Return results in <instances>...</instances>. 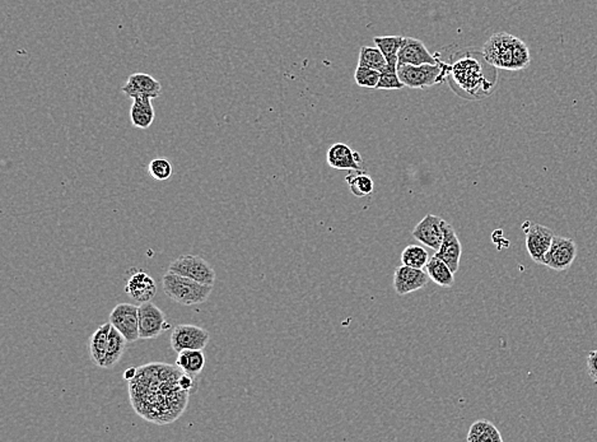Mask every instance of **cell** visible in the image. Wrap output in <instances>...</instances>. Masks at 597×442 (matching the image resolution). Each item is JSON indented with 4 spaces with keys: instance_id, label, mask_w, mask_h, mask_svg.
Here are the masks:
<instances>
[{
    "instance_id": "cell-1",
    "label": "cell",
    "mask_w": 597,
    "mask_h": 442,
    "mask_svg": "<svg viewBox=\"0 0 597 442\" xmlns=\"http://www.w3.org/2000/svg\"><path fill=\"white\" fill-rule=\"evenodd\" d=\"M483 56L490 65L504 71H522L531 63L526 44L506 32L494 33L488 39L483 46Z\"/></svg>"
},
{
    "instance_id": "cell-2",
    "label": "cell",
    "mask_w": 597,
    "mask_h": 442,
    "mask_svg": "<svg viewBox=\"0 0 597 442\" xmlns=\"http://www.w3.org/2000/svg\"><path fill=\"white\" fill-rule=\"evenodd\" d=\"M162 287L167 297L182 306L204 303L212 294L214 285H204L188 276H179L167 270L162 276Z\"/></svg>"
},
{
    "instance_id": "cell-3",
    "label": "cell",
    "mask_w": 597,
    "mask_h": 442,
    "mask_svg": "<svg viewBox=\"0 0 597 442\" xmlns=\"http://www.w3.org/2000/svg\"><path fill=\"white\" fill-rule=\"evenodd\" d=\"M445 65L423 64V65H398L396 71L402 85L409 88L432 87L443 82Z\"/></svg>"
},
{
    "instance_id": "cell-4",
    "label": "cell",
    "mask_w": 597,
    "mask_h": 442,
    "mask_svg": "<svg viewBox=\"0 0 597 442\" xmlns=\"http://www.w3.org/2000/svg\"><path fill=\"white\" fill-rule=\"evenodd\" d=\"M168 272L179 276H188L204 285H214L217 278L215 270L211 265V263H208L204 258L199 255H181L170 264Z\"/></svg>"
},
{
    "instance_id": "cell-5",
    "label": "cell",
    "mask_w": 597,
    "mask_h": 442,
    "mask_svg": "<svg viewBox=\"0 0 597 442\" xmlns=\"http://www.w3.org/2000/svg\"><path fill=\"white\" fill-rule=\"evenodd\" d=\"M171 329L166 314L153 302L139 305V338L143 340L156 339L161 334Z\"/></svg>"
},
{
    "instance_id": "cell-6",
    "label": "cell",
    "mask_w": 597,
    "mask_h": 442,
    "mask_svg": "<svg viewBox=\"0 0 597 442\" xmlns=\"http://www.w3.org/2000/svg\"><path fill=\"white\" fill-rule=\"evenodd\" d=\"M211 340V334L197 325L179 324L171 333V348L176 353L185 349H204Z\"/></svg>"
},
{
    "instance_id": "cell-7",
    "label": "cell",
    "mask_w": 597,
    "mask_h": 442,
    "mask_svg": "<svg viewBox=\"0 0 597 442\" xmlns=\"http://www.w3.org/2000/svg\"><path fill=\"white\" fill-rule=\"evenodd\" d=\"M109 321L121 333L127 343H134L139 338V306L133 303H118L111 311Z\"/></svg>"
},
{
    "instance_id": "cell-8",
    "label": "cell",
    "mask_w": 597,
    "mask_h": 442,
    "mask_svg": "<svg viewBox=\"0 0 597 442\" xmlns=\"http://www.w3.org/2000/svg\"><path fill=\"white\" fill-rule=\"evenodd\" d=\"M522 229L526 235L527 253L536 264H542L555 236L554 232L545 226L531 222H526Z\"/></svg>"
},
{
    "instance_id": "cell-9",
    "label": "cell",
    "mask_w": 597,
    "mask_h": 442,
    "mask_svg": "<svg viewBox=\"0 0 597 442\" xmlns=\"http://www.w3.org/2000/svg\"><path fill=\"white\" fill-rule=\"evenodd\" d=\"M576 255H577V245L572 238L554 236L549 251L544 258L542 265H546L557 272H563L572 267Z\"/></svg>"
},
{
    "instance_id": "cell-10",
    "label": "cell",
    "mask_w": 597,
    "mask_h": 442,
    "mask_svg": "<svg viewBox=\"0 0 597 442\" xmlns=\"http://www.w3.org/2000/svg\"><path fill=\"white\" fill-rule=\"evenodd\" d=\"M452 74L460 87L464 88L470 95L478 94L484 87V83H487L483 77L479 63L470 58L456 62L452 67Z\"/></svg>"
},
{
    "instance_id": "cell-11",
    "label": "cell",
    "mask_w": 597,
    "mask_h": 442,
    "mask_svg": "<svg viewBox=\"0 0 597 442\" xmlns=\"http://www.w3.org/2000/svg\"><path fill=\"white\" fill-rule=\"evenodd\" d=\"M431 278L423 269L411 268L408 265L398 267L393 273V288L399 296L423 290Z\"/></svg>"
},
{
    "instance_id": "cell-12",
    "label": "cell",
    "mask_w": 597,
    "mask_h": 442,
    "mask_svg": "<svg viewBox=\"0 0 597 442\" xmlns=\"http://www.w3.org/2000/svg\"><path fill=\"white\" fill-rule=\"evenodd\" d=\"M443 221L445 220H442L438 215L427 214L414 227L411 235L420 244L434 251H438L443 241Z\"/></svg>"
},
{
    "instance_id": "cell-13",
    "label": "cell",
    "mask_w": 597,
    "mask_h": 442,
    "mask_svg": "<svg viewBox=\"0 0 597 442\" xmlns=\"http://www.w3.org/2000/svg\"><path fill=\"white\" fill-rule=\"evenodd\" d=\"M123 92L130 98L135 97H150L157 98L161 95L162 85L161 82L147 73H134L125 85L123 86Z\"/></svg>"
},
{
    "instance_id": "cell-14",
    "label": "cell",
    "mask_w": 597,
    "mask_h": 442,
    "mask_svg": "<svg viewBox=\"0 0 597 442\" xmlns=\"http://www.w3.org/2000/svg\"><path fill=\"white\" fill-rule=\"evenodd\" d=\"M461 254H463V247L454 226L443 221V241L440 250L436 251V256L440 258V260L445 261L451 270L456 273L460 268Z\"/></svg>"
},
{
    "instance_id": "cell-15",
    "label": "cell",
    "mask_w": 597,
    "mask_h": 442,
    "mask_svg": "<svg viewBox=\"0 0 597 442\" xmlns=\"http://www.w3.org/2000/svg\"><path fill=\"white\" fill-rule=\"evenodd\" d=\"M437 64V59L428 51L420 39L404 37L398 56V65Z\"/></svg>"
},
{
    "instance_id": "cell-16",
    "label": "cell",
    "mask_w": 597,
    "mask_h": 442,
    "mask_svg": "<svg viewBox=\"0 0 597 442\" xmlns=\"http://www.w3.org/2000/svg\"><path fill=\"white\" fill-rule=\"evenodd\" d=\"M328 163L335 170H364L361 154L344 143L331 145L330 150H328Z\"/></svg>"
},
{
    "instance_id": "cell-17",
    "label": "cell",
    "mask_w": 597,
    "mask_h": 442,
    "mask_svg": "<svg viewBox=\"0 0 597 442\" xmlns=\"http://www.w3.org/2000/svg\"><path fill=\"white\" fill-rule=\"evenodd\" d=\"M125 292L141 303L150 302L157 294V285L154 279L145 272L138 270L129 278L125 285Z\"/></svg>"
},
{
    "instance_id": "cell-18",
    "label": "cell",
    "mask_w": 597,
    "mask_h": 442,
    "mask_svg": "<svg viewBox=\"0 0 597 442\" xmlns=\"http://www.w3.org/2000/svg\"><path fill=\"white\" fill-rule=\"evenodd\" d=\"M130 107V121L138 129H148L154 121V109L150 97H135Z\"/></svg>"
},
{
    "instance_id": "cell-19",
    "label": "cell",
    "mask_w": 597,
    "mask_h": 442,
    "mask_svg": "<svg viewBox=\"0 0 597 442\" xmlns=\"http://www.w3.org/2000/svg\"><path fill=\"white\" fill-rule=\"evenodd\" d=\"M110 321L106 324L100 325L97 330L91 335L89 338V353L92 361L98 367H103L105 364L106 352H107V344H109V335L111 330Z\"/></svg>"
},
{
    "instance_id": "cell-20",
    "label": "cell",
    "mask_w": 597,
    "mask_h": 442,
    "mask_svg": "<svg viewBox=\"0 0 597 442\" xmlns=\"http://www.w3.org/2000/svg\"><path fill=\"white\" fill-rule=\"evenodd\" d=\"M176 364L181 371L191 376L200 375L205 367V355L203 349H185L177 353Z\"/></svg>"
},
{
    "instance_id": "cell-21",
    "label": "cell",
    "mask_w": 597,
    "mask_h": 442,
    "mask_svg": "<svg viewBox=\"0 0 597 442\" xmlns=\"http://www.w3.org/2000/svg\"><path fill=\"white\" fill-rule=\"evenodd\" d=\"M427 273L431 278V281L434 282L436 285L445 287V288H451L455 285V273L451 270L447 264L443 260H440V258H437L436 255L432 256L428 264H427Z\"/></svg>"
},
{
    "instance_id": "cell-22",
    "label": "cell",
    "mask_w": 597,
    "mask_h": 442,
    "mask_svg": "<svg viewBox=\"0 0 597 442\" xmlns=\"http://www.w3.org/2000/svg\"><path fill=\"white\" fill-rule=\"evenodd\" d=\"M467 442H502L498 428L487 419H479L472 423L466 437Z\"/></svg>"
},
{
    "instance_id": "cell-23",
    "label": "cell",
    "mask_w": 597,
    "mask_h": 442,
    "mask_svg": "<svg viewBox=\"0 0 597 442\" xmlns=\"http://www.w3.org/2000/svg\"><path fill=\"white\" fill-rule=\"evenodd\" d=\"M126 343H127V340L125 339V337L118 332L116 328L111 326L103 369H111L118 364L120 358L125 353Z\"/></svg>"
},
{
    "instance_id": "cell-24",
    "label": "cell",
    "mask_w": 597,
    "mask_h": 442,
    "mask_svg": "<svg viewBox=\"0 0 597 442\" xmlns=\"http://www.w3.org/2000/svg\"><path fill=\"white\" fill-rule=\"evenodd\" d=\"M346 182L354 197H368L373 193L375 184L370 175L364 173V170L350 173L346 176Z\"/></svg>"
},
{
    "instance_id": "cell-25",
    "label": "cell",
    "mask_w": 597,
    "mask_h": 442,
    "mask_svg": "<svg viewBox=\"0 0 597 442\" xmlns=\"http://www.w3.org/2000/svg\"><path fill=\"white\" fill-rule=\"evenodd\" d=\"M402 39L404 37L401 36H385V37L373 39V42L382 51V54L386 58V62L391 68H398V56L400 51Z\"/></svg>"
},
{
    "instance_id": "cell-26",
    "label": "cell",
    "mask_w": 597,
    "mask_h": 442,
    "mask_svg": "<svg viewBox=\"0 0 597 442\" xmlns=\"http://www.w3.org/2000/svg\"><path fill=\"white\" fill-rule=\"evenodd\" d=\"M429 259V254L420 245L407 246L401 254L402 265H408L411 268L425 269Z\"/></svg>"
},
{
    "instance_id": "cell-27",
    "label": "cell",
    "mask_w": 597,
    "mask_h": 442,
    "mask_svg": "<svg viewBox=\"0 0 597 442\" xmlns=\"http://www.w3.org/2000/svg\"><path fill=\"white\" fill-rule=\"evenodd\" d=\"M358 65L368 67L378 71H384L389 67L382 51L378 48H370V46H362Z\"/></svg>"
},
{
    "instance_id": "cell-28",
    "label": "cell",
    "mask_w": 597,
    "mask_h": 442,
    "mask_svg": "<svg viewBox=\"0 0 597 442\" xmlns=\"http://www.w3.org/2000/svg\"><path fill=\"white\" fill-rule=\"evenodd\" d=\"M380 77H381V71L372 69L368 67H363V65H358L355 69V73H354L355 83L359 87L375 88L376 89L378 82H380Z\"/></svg>"
},
{
    "instance_id": "cell-29",
    "label": "cell",
    "mask_w": 597,
    "mask_h": 442,
    "mask_svg": "<svg viewBox=\"0 0 597 442\" xmlns=\"http://www.w3.org/2000/svg\"><path fill=\"white\" fill-rule=\"evenodd\" d=\"M148 173L152 179L157 182H166L172 176L173 167L166 158H156L150 161Z\"/></svg>"
},
{
    "instance_id": "cell-30",
    "label": "cell",
    "mask_w": 597,
    "mask_h": 442,
    "mask_svg": "<svg viewBox=\"0 0 597 442\" xmlns=\"http://www.w3.org/2000/svg\"><path fill=\"white\" fill-rule=\"evenodd\" d=\"M402 87H405V86L402 85V82L399 78L396 68L387 67L385 71H381V77H380V82H378L376 89H401Z\"/></svg>"
},
{
    "instance_id": "cell-31",
    "label": "cell",
    "mask_w": 597,
    "mask_h": 442,
    "mask_svg": "<svg viewBox=\"0 0 597 442\" xmlns=\"http://www.w3.org/2000/svg\"><path fill=\"white\" fill-rule=\"evenodd\" d=\"M587 373L592 381L597 384V349L587 355Z\"/></svg>"
},
{
    "instance_id": "cell-32",
    "label": "cell",
    "mask_w": 597,
    "mask_h": 442,
    "mask_svg": "<svg viewBox=\"0 0 597 442\" xmlns=\"http://www.w3.org/2000/svg\"><path fill=\"white\" fill-rule=\"evenodd\" d=\"M136 372H138V369H135V367H129V369L126 370L125 373H124V379L127 380V381L133 380L134 378H135V375H136Z\"/></svg>"
}]
</instances>
